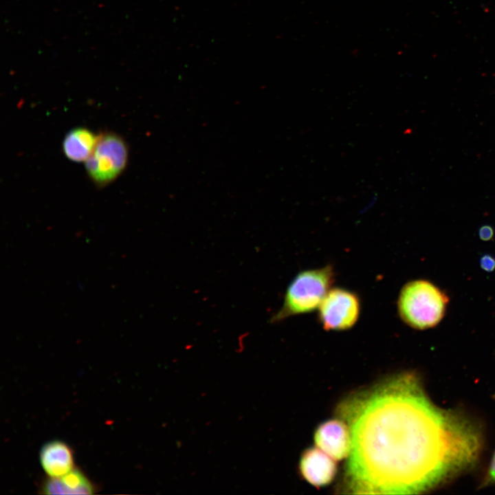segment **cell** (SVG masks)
I'll list each match as a JSON object with an SVG mask.
<instances>
[{
  "instance_id": "6",
  "label": "cell",
  "mask_w": 495,
  "mask_h": 495,
  "mask_svg": "<svg viewBox=\"0 0 495 495\" xmlns=\"http://www.w3.org/2000/svg\"><path fill=\"white\" fill-rule=\"evenodd\" d=\"M314 440L317 447L334 460H342L349 454L351 432L342 419H331L320 424L315 432Z\"/></svg>"
},
{
  "instance_id": "10",
  "label": "cell",
  "mask_w": 495,
  "mask_h": 495,
  "mask_svg": "<svg viewBox=\"0 0 495 495\" xmlns=\"http://www.w3.org/2000/svg\"><path fill=\"white\" fill-rule=\"evenodd\" d=\"M98 138V136L87 128H74L69 131L64 138L63 152L72 161H86L93 152Z\"/></svg>"
},
{
  "instance_id": "12",
  "label": "cell",
  "mask_w": 495,
  "mask_h": 495,
  "mask_svg": "<svg viewBox=\"0 0 495 495\" xmlns=\"http://www.w3.org/2000/svg\"><path fill=\"white\" fill-rule=\"evenodd\" d=\"M481 268L488 272L495 270V258L490 254H485L480 259Z\"/></svg>"
},
{
  "instance_id": "5",
  "label": "cell",
  "mask_w": 495,
  "mask_h": 495,
  "mask_svg": "<svg viewBox=\"0 0 495 495\" xmlns=\"http://www.w3.org/2000/svg\"><path fill=\"white\" fill-rule=\"evenodd\" d=\"M361 309L359 296L346 289L329 290L318 307L320 324L327 331H344L357 322Z\"/></svg>"
},
{
  "instance_id": "14",
  "label": "cell",
  "mask_w": 495,
  "mask_h": 495,
  "mask_svg": "<svg viewBox=\"0 0 495 495\" xmlns=\"http://www.w3.org/2000/svg\"><path fill=\"white\" fill-rule=\"evenodd\" d=\"M493 398L495 399V395L493 396Z\"/></svg>"
},
{
  "instance_id": "3",
  "label": "cell",
  "mask_w": 495,
  "mask_h": 495,
  "mask_svg": "<svg viewBox=\"0 0 495 495\" xmlns=\"http://www.w3.org/2000/svg\"><path fill=\"white\" fill-rule=\"evenodd\" d=\"M335 279L332 265L300 272L288 285L280 308L270 318L278 323L319 307Z\"/></svg>"
},
{
  "instance_id": "1",
  "label": "cell",
  "mask_w": 495,
  "mask_h": 495,
  "mask_svg": "<svg viewBox=\"0 0 495 495\" xmlns=\"http://www.w3.org/2000/svg\"><path fill=\"white\" fill-rule=\"evenodd\" d=\"M338 412L351 432L344 482L353 494L424 493L471 470L482 451L480 425L434 404L412 372L350 397Z\"/></svg>"
},
{
  "instance_id": "7",
  "label": "cell",
  "mask_w": 495,
  "mask_h": 495,
  "mask_svg": "<svg viewBox=\"0 0 495 495\" xmlns=\"http://www.w3.org/2000/svg\"><path fill=\"white\" fill-rule=\"evenodd\" d=\"M299 468L302 477L316 487L329 484L337 470L334 459L318 448H309L302 453Z\"/></svg>"
},
{
  "instance_id": "11",
  "label": "cell",
  "mask_w": 495,
  "mask_h": 495,
  "mask_svg": "<svg viewBox=\"0 0 495 495\" xmlns=\"http://www.w3.org/2000/svg\"><path fill=\"white\" fill-rule=\"evenodd\" d=\"M495 485V451L479 488Z\"/></svg>"
},
{
  "instance_id": "13",
  "label": "cell",
  "mask_w": 495,
  "mask_h": 495,
  "mask_svg": "<svg viewBox=\"0 0 495 495\" xmlns=\"http://www.w3.org/2000/svg\"><path fill=\"white\" fill-rule=\"evenodd\" d=\"M478 236L483 241H487L491 240L494 236L493 228L487 225L482 226L478 231Z\"/></svg>"
},
{
  "instance_id": "9",
  "label": "cell",
  "mask_w": 495,
  "mask_h": 495,
  "mask_svg": "<svg viewBox=\"0 0 495 495\" xmlns=\"http://www.w3.org/2000/svg\"><path fill=\"white\" fill-rule=\"evenodd\" d=\"M45 494H92L94 487L79 470L74 469L60 477H50L42 487Z\"/></svg>"
},
{
  "instance_id": "2",
  "label": "cell",
  "mask_w": 495,
  "mask_h": 495,
  "mask_svg": "<svg viewBox=\"0 0 495 495\" xmlns=\"http://www.w3.org/2000/svg\"><path fill=\"white\" fill-rule=\"evenodd\" d=\"M448 303L447 295L430 281L408 282L397 299V311L404 322L424 330L436 326L443 318Z\"/></svg>"
},
{
  "instance_id": "8",
  "label": "cell",
  "mask_w": 495,
  "mask_h": 495,
  "mask_svg": "<svg viewBox=\"0 0 495 495\" xmlns=\"http://www.w3.org/2000/svg\"><path fill=\"white\" fill-rule=\"evenodd\" d=\"M39 457L43 470L50 477H60L74 470L72 450L63 441L46 443L41 449Z\"/></svg>"
},
{
  "instance_id": "4",
  "label": "cell",
  "mask_w": 495,
  "mask_h": 495,
  "mask_svg": "<svg viewBox=\"0 0 495 495\" xmlns=\"http://www.w3.org/2000/svg\"><path fill=\"white\" fill-rule=\"evenodd\" d=\"M128 154L126 142L119 135H100L93 152L85 161L89 177L99 186L113 182L124 170Z\"/></svg>"
}]
</instances>
